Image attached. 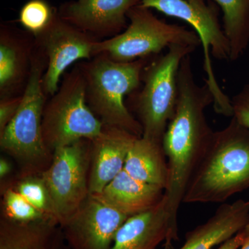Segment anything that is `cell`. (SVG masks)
I'll return each mask as SVG.
<instances>
[{
    "mask_svg": "<svg viewBox=\"0 0 249 249\" xmlns=\"http://www.w3.org/2000/svg\"><path fill=\"white\" fill-rule=\"evenodd\" d=\"M0 185L14 188L47 219L59 224L52 198L42 174L20 175L16 173L1 180Z\"/></svg>",
    "mask_w": 249,
    "mask_h": 249,
    "instance_id": "cell-20",
    "label": "cell"
},
{
    "mask_svg": "<svg viewBox=\"0 0 249 249\" xmlns=\"http://www.w3.org/2000/svg\"><path fill=\"white\" fill-rule=\"evenodd\" d=\"M149 58L119 62L105 54H99L83 67L87 102L103 124L142 137V125L124 101L127 95L139 89Z\"/></svg>",
    "mask_w": 249,
    "mask_h": 249,
    "instance_id": "cell-3",
    "label": "cell"
},
{
    "mask_svg": "<svg viewBox=\"0 0 249 249\" xmlns=\"http://www.w3.org/2000/svg\"><path fill=\"white\" fill-rule=\"evenodd\" d=\"M128 218L90 195L61 228L71 249H109Z\"/></svg>",
    "mask_w": 249,
    "mask_h": 249,
    "instance_id": "cell-11",
    "label": "cell"
},
{
    "mask_svg": "<svg viewBox=\"0 0 249 249\" xmlns=\"http://www.w3.org/2000/svg\"><path fill=\"white\" fill-rule=\"evenodd\" d=\"M103 127L87 102L83 72L74 70L46 103L42 120L44 142L53 153L81 139L94 138Z\"/></svg>",
    "mask_w": 249,
    "mask_h": 249,
    "instance_id": "cell-8",
    "label": "cell"
},
{
    "mask_svg": "<svg viewBox=\"0 0 249 249\" xmlns=\"http://www.w3.org/2000/svg\"><path fill=\"white\" fill-rule=\"evenodd\" d=\"M129 25L111 38L97 41L94 55L105 54L119 62H130L160 53L173 45H201L194 31L159 19L150 9L139 4L127 13Z\"/></svg>",
    "mask_w": 249,
    "mask_h": 249,
    "instance_id": "cell-7",
    "label": "cell"
},
{
    "mask_svg": "<svg viewBox=\"0 0 249 249\" xmlns=\"http://www.w3.org/2000/svg\"><path fill=\"white\" fill-rule=\"evenodd\" d=\"M239 249H249V234L247 236V239H246L243 245Z\"/></svg>",
    "mask_w": 249,
    "mask_h": 249,
    "instance_id": "cell-28",
    "label": "cell"
},
{
    "mask_svg": "<svg viewBox=\"0 0 249 249\" xmlns=\"http://www.w3.org/2000/svg\"><path fill=\"white\" fill-rule=\"evenodd\" d=\"M137 136L124 129L105 125L90 141V195L100 193L124 169L127 154Z\"/></svg>",
    "mask_w": 249,
    "mask_h": 249,
    "instance_id": "cell-13",
    "label": "cell"
},
{
    "mask_svg": "<svg viewBox=\"0 0 249 249\" xmlns=\"http://www.w3.org/2000/svg\"><path fill=\"white\" fill-rule=\"evenodd\" d=\"M0 249H71L56 223L18 222L0 217Z\"/></svg>",
    "mask_w": 249,
    "mask_h": 249,
    "instance_id": "cell-17",
    "label": "cell"
},
{
    "mask_svg": "<svg viewBox=\"0 0 249 249\" xmlns=\"http://www.w3.org/2000/svg\"><path fill=\"white\" fill-rule=\"evenodd\" d=\"M40 37L48 58V68L42 78L44 91L53 96L58 90L60 76L67 67L80 59H89L97 41L88 33L64 20L55 13Z\"/></svg>",
    "mask_w": 249,
    "mask_h": 249,
    "instance_id": "cell-10",
    "label": "cell"
},
{
    "mask_svg": "<svg viewBox=\"0 0 249 249\" xmlns=\"http://www.w3.org/2000/svg\"><path fill=\"white\" fill-rule=\"evenodd\" d=\"M89 169L90 141L81 139L56 149L52 164L42 173L60 227L89 197Z\"/></svg>",
    "mask_w": 249,
    "mask_h": 249,
    "instance_id": "cell-9",
    "label": "cell"
},
{
    "mask_svg": "<svg viewBox=\"0 0 249 249\" xmlns=\"http://www.w3.org/2000/svg\"><path fill=\"white\" fill-rule=\"evenodd\" d=\"M248 235L245 231L242 230L237 235L222 244L217 249H239L243 245Z\"/></svg>",
    "mask_w": 249,
    "mask_h": 249,
    "instance_id": "cell-26",
    "label": "cell"
},
{
    "mask_svg": "<svg viewBox=\"0 0 249 249\" xmlns=\"http://www.w3.org/2000/svg\"><path fill=\"white\" fill-rule=\"evenodd\" d=\"M176 110L163 136V150L168 166L164 198L169 219L170 236L165 249L178 240V213L187 187L209 146L214 132L206 120V108L213 104L208 85L196 83L190 55L178 69Z\"/></svg>",
    "mask_w": 249,
    "mask_h": 249,
    "instance_id": "cell-1",
    "label": "cell"
},
{
    "mask_svg": "<svg viewBox=\"0 0 249 249\" xmlns=\"http://www.w3.org/2000/svg\"><path fill=\"white\" fill-rule=\"evenodd\" d=\"M42 70V61L34 58L20 106L14 119L0 133L1 151L14 160L18 175L43 173L53 160V153L46 145L42 132L46 105Z\"/></svg>",
    "mask_w": 249,
    "mask_h": 249,
    "instance_id": "cell-4",
    "label": "cell"
},
{
    "mask_svg": "<svg viewBox=\"0 0 249 249\" xmlns=\"http://www.w3.org/2000/svg\"><path fill=\"white\" fill-rule=\"evenodd\" d=\"M164 194L163 188L136 179L124 168L102 191L91 196L129 217L153 209Z\"/></svg>",
    "mask_w": 249,
    "mask_h": 249,
    "instance_id": "cell-14",
    "label": "cell"
},
{
    "mask_svg": "<svg viewBox=\"0 0 249 249\" xmlns=\"http://www.w3.org/2000/svg\"><path fill=\"white\" fill-rule=\"evenodd\" d=\"M142 0H76L62 5L59 16L90 34L115 36L127 28V13Z\"/></svg>",
    "mask_w": 249,
    "mask_h": 249,
    "instance_id": "cell-12",
    "label": "cell"
},
{
    "mask_svg": "<svg viewBox=\"0 0 249 249\" xmlns=\"http://www.w3.org/2000/svg\"><path fill=\"white\" fill-rule=\"evenodd\" d=\"M124 169L132 178L165 190L168 166L163 145L138 137L127 154Z\"/></svg>",
    "mask_w": 249,
    "mask_h": 249,
    "instance_id": "cell-18",
    "label": "cell"
},
{
    "mask_svg": "<svg viewBox=\"0 0 249 249\" xmlns=\"http://www.w3.org/2000/svg\"><path fill=\"white\" fill-rule=\"evenodd\" d=\"M0 192L1 196L0 217L23 223L49 220L14 188L0 185Z\"/></svg>",
    "mask_w": 249,
    "mask_h": 249,
    "instance_id": "cell-22",
    "label": "cell"
},
{
    "mask_svg": "<svg viewBox=\"0 0 249 249\" xmlns=\"http://www.w3.org/2000/svg\"><path fill=\"white\" fill-rule=\"evenodd\" d=\"M249 188V130L235 118L214 132L187 187L183 204L224 203Z\"/></svg>",
    "mask_w": 249,
    "mask_h": 249,
    "instance_id": "cell-2",
    "label": "cell"
},
{
    "mask_svg": "<svg viewBox=\"0 0 249 249\" xmlns=\"http://www.w3.org/2000/svg\"><path fill=\"white\" fill-rule=\"evenodd\" d=\"M222 12V26L235 62L249 46V0H213Z\"/></svg>",
    "mask_w": 249,
    "mask_h": 249,
    "instance_id": "cell-19",
    "label": "cell"
},
{
    "mask_svg": "<svg viewBox=\"0 0 249 249\" xmlns=\"http://www.w3.org/2000/svg\"><path fill=\"white\" fill-rule=\"evenodd\" d=\"M191 46L173 45L149 62L142 71V88L132 94L130 112L142 128V137L162 144L173 119L178 98V76L181 61L196 51Z\"/></svg>",
    "mask_w": 249,
    "mask_h": 249,
    "instance_id": "cell-5",
    "label": "cell"
},
{
    "mask_svg": "<svg viewBox=\"0 0 249 249\" xmlns=\"http://www.w3.org/2000/svg\"><path fill=\"white\" fill-rule=\"evenodd\" d=\"M249 223V201L223 204L212 217L186 235L179 249H213L245 229Z\"/></svg>",
    "mask_w": 249,
    "mask_h": 249,
    "instance_id": "cell-15",
    "label": "cell"
},
{
    "mask_svg": "<svg viewBox=\"0 0 249 249\" xmlns=\"http://www.w3.org/2000/svg\"><path fill=\"white\" fill-rule=\"evenodd\" d=\"M22 101V96L3 97L0 102V133L4 130L14 119Z\"/></svg>",
    "mask_w": 249,
    "mask_h": 249,
    "instance_id": "cell-25",
    "label": "cell"
},
{
    "mask_svg": "<svg viewBox=\"0 0 249 249\" xmlns=\"http://www.w3.org/2000/svg\"><path fill=\"white\" fill-rule=\"evenodd\" d=\"M233 116L249 130V83L244 85L232 99Z\"/></svg>",
    "mask_w": 249,
    "mask_h": 249,
    "instance_id": "cell-24",
    "label": "cell"
},
{
    "mask_svg": "<svg viewBox=\"0 0 249 249\" xmlns=\"http://www.w3.org/2000/svg\"><path fill=\"white\" fill-rule=\"evenodd\" d=\"M55 13L45 0H30L19 11V22L37 37L47 29Z\"/></svg>",
    "mask_w": 249,
    "mask_h": 249,
    "instance_id": "cell-23",
    "label": "cell"
},
{
    "mask_svg": "<svg viewBox=\"0 0 249 249\" xmlns=\"http://www.w3.org/2000/svg\"><path fill=\"white\" fill-rule=\"evenodd\" d=\"M14 166L12 163L5 157L0 159V179L3 180L11 176Z\"/></svg>",
    "mask_w": 249,
    "mask_h": 249,
    "instance_id": "cell-27",
    "label": "cell"
},
{
    "mask_svg": "<svg viewBox=\"0 0 249 249\" xmlns=\"http://www.w3.org/2000/svg\"><path fill=\"white\" fill-rule=\"evenodd\" d=\"M140 4L185 21L194 29L203 47L205 83L213 96L214 110L220 115L232 117L231 99L218 84L211 62V54L218 60L230 61V45L219 22L217 4L211 0H142Z\"/></svg>",
    "mask_w": 249,
    "mask_h": 249,
    "instance_id": "cell-6",
    "label": "cell"
},
{
    "mask_svg": "<svg viewBox=\"0 0 249 249\" xmlns=\"http://www.w3.org/2000/svg\"><path fill=\"white\" fill-rule=\"evenodd\" d=\"M5 33L1 32L0 42V89L9 91L22 78L26 55L22 47Z\"/></svg>",
    "mask_w": 249,
    "mask_h": 249,
    "instance_id": "cell-21",
    "label": "cell"
},
{
    "mask_svg": "<svg viewBox=\"0 0 249 249\" xmlns=\"http://www.w3.org/2000/svg\"><path fill=\"white\" fill-rule=\"evenodd\" d=\"M165 198L153 209L129 217L119 229L109 249H158L169 239Z\"/></svg>",
    "mask_w": 249,
    "mask_h": 249,
    "instance_id": "cell-16",
    "label": "cell"
},
{
    "mask_svg": "<svg viewBox=\"0 0 249 249\" xmlns=\"http://www.w3.org/2000/svg\"><path fill=\"white\" fill-rule=\"evenodd\" d=\"M244 231H245L247 233L249 234V223L248 224H247V227H245V229H244Z\"/></svg>",
    "mask_w": 249,
    "mask_h": 249,
    "instance_id": "cell-29",
    "label": "cell"
}]
</instances>
